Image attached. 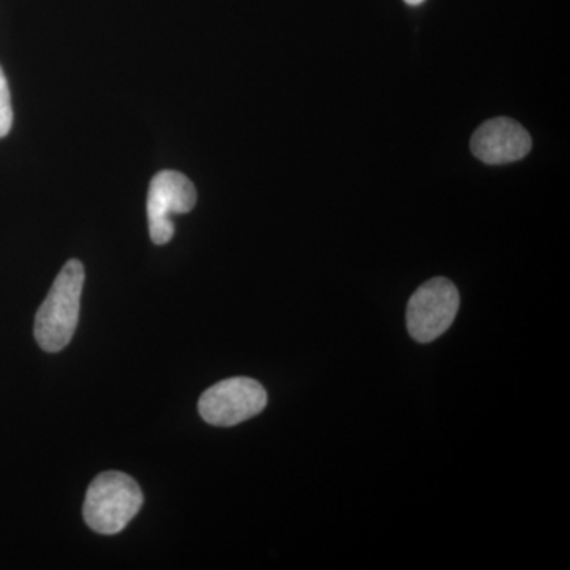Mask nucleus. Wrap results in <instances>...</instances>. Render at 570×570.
Returning a JSON list of instances; mask_svg holds the SVG:
<instances>
[{"instance_id":"7","label":"nucleus","mask_w":570,"mask_h":570,"mask_svg":"<svg viewBox=\"0 0 570 570\" xmlns=\"http://www.w3.org/2000/svg\"><path fill=\"white\" fill-rule=\"evenodd\" d=\"M11 126H13V108H11L9 81L0 67V138L10 134Z\"/></svg>"},{"instance_id":"4","label":"nucleus","mask_w":570,"mask_h":570,"mask_svg":"<svg viewBox=\"0 0 570 570\" xmlns=\"http://www.w3.org/2000/svg\"><path fill=\"white\" fill-rule=\"evenodd\" d=\"M268 395L261 382L250 377H230L206 390L198 412L213 426H235L261 414Z\"/></svg>"},{"instance_id":"1","label":"nucleus","mask_w":570,"mask_h":570,"mask_svg":"<svg viewBox=\"0 0 570 570\" xmlns=\"http://www.w3.org/2000/svg\"><path fill=\"white\" fill-rule=\"evenodd\" d=\"M85 266L77 258L67 262L51 285L50 294L37 311L33 335L48 354L69 346L80 318Z\"/></svg>"},{"instance_id":"5","label":"nucleus","mask_w":570,"mask_h":570,"mask_svg":"<svg viewBox=\"0 0 570 570\" xmlns=\"http://www.w3.org/2000/svg\"><path fill=\"white\" fill-rule=\"evenodd\" d=\"M195 205L197 189L186 175L165 170L154 176L146 204L149 235L154 245L170 243L175 235V214L193 212Z\"/></svg>"},{"instance_id":"3","label":"nucleus","mask_w":570,"mask_h":570,"mask_svg":"<svg viewBox=\"0 0 570 570\" xmlns=\"http://www.w3.org/2000/svg\"><path fill=\"white\" fill-rule=\"evenodd\" d=\"M460 309V294L455 284L445 277H434L420 285L407 305L409 335L426 344L444 335Z\"/></svg>"},{"instance_id":"2","label":"nucleus","mask_w":570,"mask_h":570,"mask_svg":"<svg viewBox=\"0 0 570 570\" xmlns=\"http://www.w3.org/2000/svg\"><path fill=\"white\" fill-rule=\"evenodd\" d=\"M142 493L138 483L124 472L97 475L86 493L82 517L97 534L121 532L140 512Z\"/></svg>"},{"instance_id":"8","label":"nucleus","mask_w":570,"mask_h":570,"mask_svg":"<svg viewBox=\"0 0 570 570\" xmlns=\"http://www.w3.org/2000/svg\"><path fill=\"white\" fill-rule=\"evenodd\" d=\"M404 2L409 3V6H420V3L425 2V0H404Z\"/></svg>"},{"instance_id":"6","label":"nucleus","mask_w":570,"mask_h":570,"mask_svg":"<svg viewBox=\"0 0 570 570\" xmlns=\"http://www.w3.org/2000/svg\"><path fill=\"white\" fill-rule=\"evenodd\" d=\"M531 137L523 126L509 118L483 122L471 138V151L489 165L517 163L531 151Z\"/></svg>"}]
</instances>
